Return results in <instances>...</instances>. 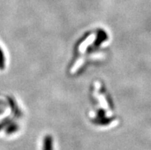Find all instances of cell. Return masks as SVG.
Masks as SVG:
<instances>
[{"instance_id":"6da1fadb","label":"cell","mask_w":151,"mask_h":150,"mask_svg":"<svg viewBox=\"0 0 151 150\" xmlns=\"http://www.w3.org/2000/svg\"><path fill=\"white\" fill-rule=\"evenodd\" d=\"M53 141H52V136H47L45 138L44 146H43V150H53Z\"/></svg>"}]
</instances>
